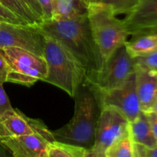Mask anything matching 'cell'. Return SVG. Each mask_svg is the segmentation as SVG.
Instances as JSON below:
<instances>
[{"mask_svg":"<svg viewBox=\"0 0 157 157\" xmlns=\"http://www.w3.org/2000/svg\"><path fill=\"white\" fill-rule=\"evenodd\" d=\"M0 21H5V20L3 19V18H2L1 17H0Z\"/></svg>","mask_w":157,"mask_h":157,"instance_id":"31","label":"cell"},{"mask_svg":"<svg viewBox=\"0 0 157 157\" xmlns=\"http://www.w3.org/2000/svg\"><path fill=\"white\" fill-rule=\"evenodd\" d=\"M45 35L37 25L0 21V48H19L44 57Z\"/></svg>","mask_w":157,"mask_h":157,"instance_id":"8","label":"cell"},{"mask_svg":"<svg viewBox=\"0 0 157 157\" xmlns=\"http://www.w3.org/2000/svg\"><path fill=\"white\" fill-rule=\"evenodd\" d=\"M152 111H153L155 113H156V114H157V98H156V101H155V104H154V105H153V110H152Z\"/></svg>","mask_w":157,"mask_h":157,"instance_id":"29","label":"cell"},{"mask_svg":"<svg viewBox=\"0 0 157 157\" xmlns=\"http://www.w3.org/2000/svg\"><path fill=\"white\" fill-rule=\"evenodd\" d=\"M135 66L157 73V52L146 56L134 58Z\"/></svg>","mask_w":157,"mask_h":157,"instance_id":"21","label":"cell"},{"mask_svg":"<svg viewBox=\"0 0 157 157\" xmlns=\"http://www.w3.org/2000/svg\"><path fill=\"white\" fill-rule=\"evenodd\" d=\"M44 58L48 67L44 82L59 87L73 98L87 78L84 66L62 43L46 35Z\"/></svg>","mask_w":157,"mask_h":157,"instance_id":"3","label":"cell"},{"mask_svg":"<svg viewBox=\"0 0 157 157\" xmlns=\"http://www.w3.org/2000/svg\"><path fill=\"white\" fill-rule=\"evenodd\" d=\"M125 43L126 48L133 58L146 56L157 52V31L133 35Z\"/></svg>","mask_w":157,"mask_h":157,"instance_id":"14","label":"cell"},{"mask_svg":"<svg viewBox=\"0 0 157 157\" xmlns=\"http://www.w3.org/2000/svg\"><path fill=\"white\" fill-rule=\"evenodd\" d=\"M89 0H52V19H65L87 12Z\"/></svg>","mask_w":157,"mask_h":157,"instance_id":"16","label":"cell"},{"mask_svg":"<svg viewBox=\"0 0 157 157\" xmlns=\"http://www.w3.org/2000/svg\"><path fill=\"white\" fill-rule=\"evenodd\" d=\"M134 157H157V144L151 148L134 144Z\"/></svg>","mask_w":157,"mask_h":157,"instance_id":"22","label":"cell"},{"mask_svg":"<svg viewBox=\"0 0 157 157\" xmlns=\"http://www.w3.org/2000/svg\"><path fill=\"white\" fill-rule=\"evenodd\" d=\"M0 156H4V154L1 152V148H0Z\"/></svg>","mask_w":157,"mask_h":157,"instance_id":"30","label":"cell"},{"mask_svg":"<svg viewBox=\"0 0 157 157\" xmlns=\"http://www.w3.org/2000/svg\"><path fill=\"white\" fill-rule=\"evenodd\" d=\"M146 114H147L149 122H150V127H151L153 136H154L155 139L157 141V114L153 111L147 112Z\"/></svg>","mask_w":157,"mask_h":157,"instance_id":"28","label":"cell"},{"mask_svg":"<svg viewBox=\"0 0 157 157\" xmlns=\"http://www.w3.org/2000/svg\"><path fill=\"white\" fill-rule=\"evenodd\" d=\"M12 108V105L9 102V100L4 88H3L2 84H0V117L6 110H10Z\"/></svg>","mask_w":157,"mask_h":157,"instance_id":"25","label":"cell"},{"mask_svg":"<svg viewBox=\"0 0 157 157\" xmlns=\"http://www.w3.org/2000/svg\"><path fill=\"white\" fill-rule=\"evenodd\" d=\"M105 157H134V142L130 131L113 143L106 150Z\"/></svg>","mask_w":157,"mask_h":157,"instance_id":"18","label":"cell"},{"mask_svg":"<svg viewBox=\"0 0 157 157\" xmlns=\"http://www.w3.org/2000/svg\"><path fill=\"white\" fill-rule=\"evenodd\" d=\"M9 66L6 60L0 54V84H4L7 82V76L9 74Z\"/></svg>","mask_w":157,"mask_h":157,"instance_id":"27","label":"cell"},{"mask_svg":"<svg viewBox=\"0 0 157 157\" xmlns=\"http://www.w3.org/2000/svg\"><path fill=\"white\" fill-rule=\"evenodd\" d=\"M0 17L8 22L14 23V24H27L25 21L15 15L13 12L5 7L4 6L0 3Z\"/></svg>","mask_w":157,"mask_h":157,"instance_id":"23","label":"cell"},{"mask_svg":"<svg viewBox=\"0 0 157 157\" xmlns=\"http://www.w3.org/2000/svg\"><path fill=\"white\" fill-rule=\"evenodd\" d=\"M43 12V21L52 18L53 4L52 0H38Z\"/></svg>","mask_w":157,"mask_h":157,"instance_id":"24","label":"cell"},{"mask_svg":"<svg viewBox=\"0 0 157 157\" xmlns=\"http://www.w3.org/2000/svg\"><path fill=\"white\" fill-rule=\"evenodd\" d=\"M36 133L52 135L42 121L28 117L18 110L12 108L0 117V141Z\"/></svg>","mask_w":157,"mask_h":157,"instance_id":"10","label":"cell"},{"mask_svg":"<svg viewBox=\"0 0 157 157\" xmlns=\"http://www.w3.org/2000/svg\"><path fill=\"white\" fill-rule=\"evenodd\" d=\"M116 15L108 5L89 1L87 16L102 64L117 48L124 45L130 36L124 20Z\"/></svg>","mask_w":157,"mask_h":157,"instance_id":"4","label":"cell"},{"mask_svg":"<svg viewBox=\"0 0 157 157\" xmlns=\"http://www.w3.org/2000/svg\"><path fill=\"white\" fill-rule=\"evenodd\" d=\"M0 54L9 66L7 82L21 85H33L38 81H44L48 67L44 57L38 56L19 48H2Z\"/></svg>","mask_w":157,"mask_h":157,"instance_id":"5","label":"cell"},{"mask_svg":"<svg viewBox=\"0 0 157 157\" xmlns=\"http://www.w3.org/2000/svg\"><path fill=\"white\" fill-rule=\"evenodd\" d=\"M0 3L29 25L41 22L22 0H0Z\"/></svg>","mask_w":157,"mask_h":157,"instance_id":"19","label":"cell"},{"mask_svg":"<svg viewBox=\"0 0 157 157\" xmlns=\"http://www.w3.org/2000/svg\"><path fill=\"white\" fill-rule=\"evenodd\" d=\"M98 92L101 107L110 106L117 109L130 122L134 121L141 112L136 92L135 71L118 87L108 91Z\"/></svg>","mask_w":157,"mask_h":157,"instance_id":"9","label":"cell"},{"mask_svg":"<svg viewBox=\"0 0 157 157\" xmlns=\"http://www.w3.org/2000/svg\"><path fill=\"white\" fill-rule=\"evenodd\" d=\"M91 2L104 3L113 9L116 15L128 14L138 3L139 0H89Z\"/></svg>","mask_w":157,"mask_h":157,"instance_id":"20","label":"cell"},{"mask_svg":"<svg viewBox=\"0 0 157 157\" xmlns=\"http://www.w3.org/2000/svg\"><path fill=\"white\" fill-rule=\"evenodd\" d=\"M46 36L62 43L84 66L87 78L101 67V55L93 38L87 12L65 19H50L37 25Z\"/></svg>","mask_w":157,"mask_h":157,"instance_id":"1","label":"cell"},{"mask_svg":"<svg viewBox=\"0 0 157 157\" xmlns=\"http://www.w3.org/2000/svg\"><path fill=\"white\" fill-rule=\"evenodd\" d=\"M136 87L142 111L153 110L157 98V73L140 67H135Z\"/></svg>","mask_w":157,"mask_h":157,"instance_id":"13","label":"cell"},{"mask_svg":"<svg viewBox=\"0 0 157 157\" xmlns=\"http://www.w3.org/2000/svg\"><path fill=\"white\" fill-rule=\"evenodd\" d=\"M53 140V134L36 133L2 140L0 144L15 157H47L48 145Z\"/></svg>","mask_w":157,"mask_h":157,"instance_id":"11","label":"cell"},{"mask_svg":"<svg viewBox=\"0 0 157 157\" xmlns=\"http://www.w3.org/2000/svg\"><path fill=\"white\" fill-rule=\"evenodd\" d=\"M123 20L130 35L157 31V0H139Z\"/></svg>","mask_w":157,"mask_h":157,"instance_id":"12","label":"cell"},{"mask_svg":"<svg viewBox=\"0 0 157 157\" xmlns=\"http://www.w3.org/2000/svg\"><path fill=\"white\" fill-rule=\"evenodd\" d=\"M129 131L134 144H141L150 148L156 145L157 141L153 136L145 112L141 110L137 117L130 122Z\"/></svg>","mask_w":157,"mask_h":157,"instance_id":"15","label":"cell"},{"mask_svg":"<svg viewBox=\"0 0 157 157\" xmlns=\"http://www.w3.org/2000/svg\"><path fill=\"white\" fill-rule=\"evenodd\" d=\"M28 7L32 11L34 14L36 15L37 18L40 20L41 21H43V12L41 9V6H40L39 3H38V0H22Z\"/></svg>","mask_w":157,"mask_h":157,"instance_id":"26","label":"cell"},{"mask_svg":"<svg viewBox=\"0 0 157 157\" xmlns=\"http://www.w3.org/2000/svg\"><path fill=\"white\" fill-rule=\"evenodd\" d=\"M130 121L117 109L103 106L97 124L94 144L87 157H105L109 147L128 132Z\"/></svg>","mask_w":157,"mask_h":157,"instance_id":"7","label":"cell"},{"mask_svg":"<svg viewBox=\"0 0 157 157\" xmlns=\"http://www.w3.org/2000/svg\"><path fill=\"white\" fill-rule=\"evenodd\" d=\"M88 150L68 143L53 140L48 145L47 157H87Z\"/></svg>","mask_w":157,"mask_h":157,"instance_id":"17","label":"cell"},{"mask_svg":"<svg viewBox=\"0 0 157 157\" xmlns=\"http://www.w3.org/2000/svg\"><path fill=\"white\" fill-rule=\"evenodd\" d=\"M134 59L127 52L125 44L117 48L92 76L87 78L100 92L121 85L135 71Z\"/></svg>","mask_w":157,"mask_h":157,"instance_id":"6","label":"cell"},{"mask_svg":"<svg viewBox=\"0 0 157 157\" xmlns=\"http://www.w3.org/2000/svg\"><path fill=\"white\" fill-rule=\"evenodd\" d=\"M75 113L71 121L52 132L55 140L90 150L94 144L97 124L101 111L99 92L87 79L73 97Z\"/></svg>","mask_w":157,"mask_h":157,"instance_id":"2","label":"cell"}]
</instances>
